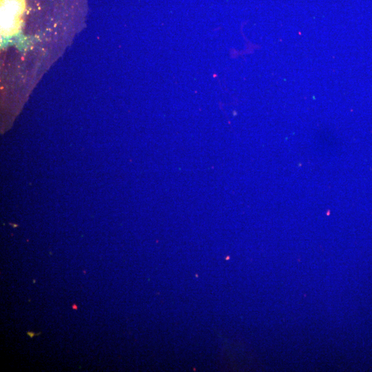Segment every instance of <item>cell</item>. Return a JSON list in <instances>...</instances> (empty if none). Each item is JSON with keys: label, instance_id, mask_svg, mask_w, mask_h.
<instances>
[{"label": "cell", "instance_id": "1", "mask_svg": "<svg viewBox=\"0 0 372 372\" xmlns=\"http://www.w3.org/2000/svg\"><path fill=\"white\" fill-rule=\"evenodd\" d=\"M85 0H1V31L31 23L1 39V63L13 58L14 85L30 28L28 80L32 87L52 63L33 25L69 43L85 20Z\"/></svg>", "mask_w": 372, "mask_h": 372}, {"label": "cell", "instance_id": "2", "mask_svg": "<svg viewBox=\"0 0 372 372\" xmlns=\"http://www.w3.org/2000/svg\"><path fill=\"white\" fill-rule=\"evenodd\" d=\"M41 333H34L32 331H27V334L30 337V338H33L34 336L35 335H39Z\"/></svg>", "mask_w": 372, "mask_h": 372}, {"label": "cell", "instance_id": "3", "mask_svg": "<svg viewBox=\"0 0 372 372\" xmlns=\"http://www.w3.org/2000/svg\"><path fill=\"white\" fill-rule=\"evenodd\" d=\"M73 308H74V309H76V306L75 304L73 305Z\"/></svg>", "mask_w": 372, "mask_h": 372}]
</instances>
